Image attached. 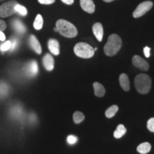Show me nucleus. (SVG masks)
<instances>
[{
  "label": "nucleus",
  "instance_id": "1",
  "mask_svg": "<svg viewBox=\"0 0 154 154\" xmlns=\"http://www.w3.org/2000/svg\"><path fill=\"white\" fill-rule=\"evenodd\" d=\"M55 32L67 38H74L78 34V31L74 24L64 19H59L56 22Z\"/></svg>",
  "mask_w": 154,
  "mask_h": 154
},
{
  "label": "nucleus",
  "instance_id": "2",
  "mask_svg": "<svg viewBox=\"0 0 154 154\" xmlns=\"http://www.w3.org/2000/svg\"><path fill=\"white\" fill-rule=\"evenodd\" d=\"M122 46V41L120 36L116 34H113L109 36L106 44H105L103 51L109 57H113L119 52Z\"/></svg>",
  "mask_w": 154,
  "mask_h": 154
},
{
  "label": "nucleus",
  "instance_id": "3",
  "mask_svg": "<svg viewBox=\"0 0 154 154\" xmlns=\"http://www.w3.org/2000/svg\"><path fill=\"white\" fill-rule=\"evenodd\" d=\"M135 86L138 93L146 94L150 91L151 88V79L147 74H140L136 76L134 80Z\"/></svg>",
  "mask_w": 154,
  "mask_h": 154
},
{
  "label": "nucleus",
  "instance_id": "4",
  "mask_svg": "<svg viewBox=\"0 0 154 154\" xmlns=\"http://www.w3.org/2000/svg\"><path fill=\"white\" fill-rule=\"evenodd\" d=\"M74 53L77 57L83 58V59H89L94 55V49L89 44L79 42L75 45L74 49Z\"/></svg>",
  "mask_w": 154,
  "mask_h": 154
},
{
  "label": "nucleus",
  "instance_id": "5",
  "mask_svg": "<svg viewBox=\"0 0 154 154\" xmlns=\"http://www.w3.org/2000/svg\"><path fill=\"white\" fill-rule=\"evenodd\" d=\"M17 4L18 3L17 1L11 0L2 5V6H0V17L6 18L15 14V7Z\"/></svg>",
  "mask_w": 154,
  "mask_h": 154
},
{
  "label": "nucleus",
  "instance_id": "6",
  "mask_svg": "<svg viewBox=\"0 0 154 154\" xmlns=\"http://www.w3.org/2000/svg\"><path fill=\"white\" fill-rule=\"evenodd\" d=\"M153 5V2L151 1H146L140 3V5H138V7H136V9L133 13V17L134 18H138V17H142L152 8Z\"/></svg>",
  "mask_w": 154,
  "mask_h": 154
},
{
  "label": "nucleus",
  "instance_id": "7",
  "mask_svg": "<svg viewBox=\"0 0 154 154\" xmlns=\"http://www.w3.org/2000/svg\"><path fill=\"white\" fill-rule=\"evenodd\" d=\"M132 63L134 66L142 71H148L149 69V63L145 59L141 58L139 56L135 55L132 59Z\"/></svg>",
  "mask_w": 154,
  "mask_h": 154
},
{
  "label": "nucleus",
  "instance_id": "8",
  "mask_svg": "<svg viewBox=\"0 0 154 154\" xmlns=\"http://www.w3.org/2000/svg\"><path fill=\"white\" fill-rule=\"evenodd\" d=\"M80 5L83 10L89 14H92L95 11V5L93 0H80Z\"/></svg>",
  "mask_w": 154,
  "mask_h": 154
},
{
  "label": "nucleus",
  "instance_id": "9",
  "mask_svg": "<svg viewBox=\"0 0 154 154\" xmlns=\"http://www.w3.org/2000/svg\"><path fill=\"white\" fill-rule=\"evenodd\" d=\"M29 45L31 48H32V49H33L36 54H41L42 52V49L41 44H40L39 42L38 41L37 38H36L34 35H31L29 36Z\"/></svg>",
  "mask_w": 154,
  "mask_h": 154
},
{
  "label": "nucleus",
  "instance_id": "10",
  "mask_svg": "<svg viewBox=\"0 0 154 154\" xmlns=\"http://www.w3.org/2000/svg\"><path fill=\"white\" fill-rule=\"evenodd\" d=\"M48 47H49V51L54 55L58 56L60 54V47H59V43L57 39L54 38H51L48 42Z\"/></svg>",
  "mask_w": 154,
  "mask_h": 154
},
{
  "label": "nucleus",
  "instance_id": "11",
  "mask_svg": "<svg viewBox=\"0 0 154 154\" xmlns=\"http://www.w3.org/2000/svg\"><path fill=\"white\" fill-rule=\"evenodd\" d=\"M92 31H93L94 36L97 38L98 41L101 42L103 36V29L101 23L98 22L94 24L93 25V27H92Z\"/></svg>",
  "mask_w": 154,
  "mask_h": 154
},
{
  "label": "nucleus",
  "instance_id": "12",
  "mask_svg": "<svg viewBox=\"0 0 154 154\" xmlns=\"http://www.w3.org/2000/svg\"><path fill=\"white\" fill-rule=\"evenodd\" d=\"M43 64L47 71H52L54 68V59L50 54H47L43 58Z\"/></svg>",
  "mask_w": 154,
  "mask_h": 154
},
{
  "label": "nucleus",
  "instance_id": "13",
  "mask_svg": "<svg viewBox=\"0 0 154 154\" xmlns=\"http://www.w3.org/2000/svg\"><path fill=\"white\" fill-rule=\"evenodd\" d=\"M26 72L29 76H34L38 73V64L36 61H32L26 65Z\"/></svg>",
  "mask_w": 154,
  "mask_h": 154
},
{
  "label": "nucleus",
  "instance_id": "14",
  "mask_svg": "<svg viewBox=\"0 0 154 154\" xmlns=\"http://www.w3.org/2000/svg\"><path fill=\"white\" fill-rule=\"evenodd\" d=\"M119 83L124 91H128L130 89V82L128 77L126 74H122L119 76Z\"/></svg>",
  "mask_w": 154,
  "mask_h": 154
},
{
  "label": "nucleus",
  "instance_id": "15",
  "mask_svg": "<svg viewBox=\"0 0 154 154\" xmlns=\"http://www.w3.org/2000/svg\"><path fill=\"white\" fill-rule=\"evenodd\" d=\"M94 94L98 97H103L105 95L106 90L103 86L99 82L94 83Z\"/></svg>",
  "mask_w": 154,
  "mask_h": 154
},
{
  "label": "nucleus",
  "instance_id": "16",
  "mask_svg": "<svg viewBox=\"0 0 154 154\" xmlns=\"http://www.w3.org/2000/svg\"><path fill=\"white\" fill-rule=\"evenodd\" d=\"M13 27L17 32L20 34H23L26 32V26L19 19H15L13 21Z\"/></svg>",
  "mask_w": 154,
  "mask_h": 154
},
{
  "label": "nucleus",
  "instance_id": "17",
  "mask_svg": "<svg viewBox=\"0 0 154 154\" xmlns=\"http://www.w3.org/2000/svg\"><path fill=\"white\" fill-rule=\"evenodd\" d=\"M151 144L148 143V142H145V143L140 144V145L137 147V151L138 153L141 154L148 153L150 151H151Z\"/></svg>",
  "mask_w": 154,
  "mask_h": 154
},
{
  "label": "nucleus",
  "instance_id": "18",
  "mask_svg": "<svg viewBox=\"0 0 154 154\" xmlns=\"http://www.w3.org/2000/svg\"><path fill=\"white\" fill-rule=\"evenodd\" d=\"M126 133V128L123 124H120L117 126L116 129L113 133V136L116 138H120L124 136Z\"/></svg>",
  "mask_w": 154,
  "mask_h": 154
},
{
  "label": "nucleus",
  "instance_id": "19",
  "mask_svg": "<svg viewBox=\"0 0 154 154\" xmlns=\"http://www.w3.org/2000/svg\"><path fill=\"white\" fill-rule=\"evenodd\" d=\"M118 110H119L118 106H116V105L111 106V107H109V109L106 111V113H105L106 116L109 119L112 118V117L114 116L116 113H117Z\"/></svg>",
  "mask_w": 154,
  "mask_h": 154
},
{
  "label": "nucleus",
  "instance_id": "20",
  "mask_svg": "<svg viewBox=\"0 0 154 154\" xmlns=\"http://www.w3.org/2000/svg\"><path fill=\"white\" fill-rule=\"evenodd\" d=\"M43 17L41 14H37L34 22V27L36 30H40L43 26Z\"/></svg>",
  "mask_w": 154,
  "mask_h": 154
},
{
  "label": "nucleus",
  "instance_id": "21",
  "mask_svg": "<svg viewBox=\"0 0 154 154\" xmlns=\"http://www.w3.org/2000/svg\"><path fill=\"white\" fill-rule=\"evenodd\" d=\"M84 119H85V116H84V113L80 111H76L73 116V119H74L75 124H80L84 120Z\"/></svg>",
  "mask_w": 154,
  "mask_h": 154
},
{
  "label": "nucleus",
  "instance_id": "22",
  "mask_svg": "<svg viewBox=\"0 0 154 154\" xmlns=\"http://www.w3.org/2000/svg\"><path fill=\"white\" fill-rule=\"evenodd\" d=\"M15 11L18 14L22 15V16H26L27 14V9H26V7H24L22 5H19V4H17L16 7H15Z\"/></svg>",
  "mask_w": 154,
  "mask_h": 154
},
{
  "label": "nucleus",
  "instance_id": "23",
  "mask_svg": "<svg viewBox=\"0 0 154 154\" xmlns=\"http://www.w3.org/2000/svg\"><path fill=\"white\" fill-rule=\"evenodd\" d=\"M11 48V41H7L2 44L0 47V49L2 51H6L7 50L10 49Z\"/></svg>",
  "mask_w": 154,
  "mask_h": 154
},
{
  "label": "nucleus",
  "instance_id": "24",
  "mask_svg": "<svg viewBox=\"0 0 154 154\" xmlns=\"http://www.w3.org/2000/svg\"><path fill=\"white\" fill-rule=\"evenodd\" d=\"M147 128L150 131L154 133V118L150 119L148 121Z\"/></svg>",
  "mask_w": 154,
  "mask_h": 154
},
{
  "label": "nucleus",
  "instance_id": "25",
  "mask_svg": "<svg viewBox=\"0 0 154 154\" xmlns=\"http://www.w3.org/2000/svg\"><path fill=\"white\" fill-rule=\"evenodd\" d=\"M77 140H78V138H77L76 136H73V135H70V136H69L68 137H67V142L69 144H74L76 143L77 142Z\"/></svg>",
  "mask_w": 154,
  "mask_h": 154
},
{
  "label": "nucleus",
  "instance_id": "26",
  "mask_svg": "<svg viewBox=\"0 0 154 154\" xmlns=\"http://www.w3.org/2000/svg\"><path fill=\"white\" fill-rule=\"evenodd\" d=\"M38 2L42 5H51L55 2V0H38Z\"/></svg>",
  "mask_w": 154,
  "mask_h": 154
},
{
  "label": "nucleus",
  "instance_id": "27",
  "mask_svg": "<svg viewBox=\"0 0 154 154\" xmlns=\"http://www.w3.org/2000/svg\"><path fill=\"white\" fill-rule=\"evenodd\" d=\"M150 51H151V49H150L149 47H144L143 53H144V55H145V57L146 58L150 57V55H151V54H150Z\"/></svg>",
  "mask_w": 154,
  "mask_h": 154
},
{
  "label": "nucleus",
  "instance_id": "28",
  "mask_svg": "<svg viewBox=\"0 0 154 154\" xmlns=\"http://www.w3.org/2000/svg\"><path fill=\"white\" fill-rule=\"evenodd\" d=\"M17 46V39H14V38H13V39L11 41V48H10V49L11 50V51H13V50H14L15 49H16Z\"/></svg>",
  "mask_w": 154,
  "mask_h": 154
},
{
  "label": "nucleus",
  "instance_id": "29",
  "mask_svg": "<svg viewBox=\"0 0 154 154\" xmlns=\"http://www.w3.org/2000/svg\"><path fill=\"white\" fill-rule=\"evenodd\" d=\"M7 28V24H6V22L5 21L0 19V31H5Z\"/></svg>",
  "mask_w": 154,
  "mask_h": 154
},
{
  "label": "nucleus",
  "instance_id": "30",
  "mask_svg": "<svg viewBox=\"0 0 154 154\" xmlns=\"http://www.w3.org/2000/svg\"><path fill=\"white\" fill-rule=\"evenodd\" d=\"M61 2H63L64 4H66V5H72L73 3H74V0H61Z\"/></svg>",
  "mask_w": 154,
  "mask_h": 154
},
{
  "label": "nucleus",
  "instance_id": "31",
  "mask_svg": "<svg viewBox=\"0 0 154 154\" xmlns=\"http://www.w3.org/2000/svg\"><path fill=\"white\" fill-rule=\"evenodd\" d=\"M6 39V36L5 35V34L3 33L2 31H0V41H5Z\"/></svg>",
  "mask_w": 154,
  "mask_h": 154
},
{
  "label": "nucleus",
  "instance_id": "32",
  "mask_svg": "<svg viewBox=\"0 0 154 154\" xmlns=\"http://www.w3.org/2000/svg\"><path fill=\"white\" fill-rule=\"evenodd\" d=\"M103 1L106 2H111L114 1V0H103Z\"/></svg>",
  "mask_w": 154,
  "mask_h": 154
},
{
  "label": "nucleus",
  "instance_id": "33",
  "mask_svg": "<svg viewBox=\"0 0 154 154\" xmlns=\"http://www.w3.org/2000/svg\"><path fill=\"white\" fill-rule=\"evenodd\" d=\"M94 51H96V50H97V48H94Z\"/></svg>",
  "mask_w": 154,
  "mask_h": 154
}]
</instances>
